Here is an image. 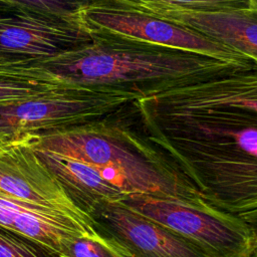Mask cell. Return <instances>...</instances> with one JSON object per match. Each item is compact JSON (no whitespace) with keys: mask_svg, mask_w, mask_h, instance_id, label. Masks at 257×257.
Masks as SVG:
<instances>
[{"mask_svg":"<svg viewBox=\"0 0 257 257\" xmlns=\"http://www.w3.org/2000/svg\"><path fill=\"white\" fill-rule=\"evenodd\" d=\"M143 130L210 205L257 209V61L136 100Z\"/></svg>","mask_w":257,"mask_h":257,"instance_id":"1","label":"cell"},{"mask_svg":"<svg viewBox=\"0 0 257 257\" xmlns=\"http://www.w3.org/2000/svg\"><path fill=\"white\" fill-rule=\"evenodd\" d=\"M31 145L92 166L125 195L205 201L177 164L149 140L136 100L86 123L35 135Z\"/></svg>","mask_w":257,"mask_h":257,"instance_id":"2","label":"cell"},{"mask_svg":"<svg viewBox=\"0 0 257 257\" xmlns=\"http://www.w3.org/2000/svg\"><path fill=\"white\" fill-rule=\"evenodd\" d=\"M89 32V43L45 60L34 68L71 85L114 92L138 100L239 65L107 32Z\"/></svg>","mask_w":257,"mask_h":257,"instance_id":"3","label":"cell"},{"mask_svg":"<svg viewBox=\"0 0 257 257\" xmlns=\"http://www.w3.org/2000/svg\"><path fill=\"white\" fill-rule=\"evenodd\" d=\"M90 41L91 34L80 15L0 0V70L34 68Z\"/></svg>","mask_w":257,"mask_h":257,"instance_id":"4","label":"cell"},{"mask_svg":"<svg viewBox=\"0 0 257 257\" xmlns=\"http://www.w3.org/2000/svg\"><path fill=\"white\" fill-rule=\"evenodd\" d=\"M120 202L178 233L195 240L216 257H241L253 242L246 223L208 202L146 194H127Z\"/></svg>","mask_w":257,"mask_h":257,"instance_id":"5","label":"cell"},{"mask_svg":"<svg viewBox=\"0 0 257 257\" xmlns=\"http://www.w3.org/2000/svg\"><path fill=\"white\" fill-rule=\"evenodd\" d=\"M128 101L126 96L77 85L13 102L0 103V131L27 137L100 118Z\"/></svg>","mask_w":257,"mask_h":257,"instance_id":"6","label":"cell"},{"mask_svg":"<svg viewBox=\"0 0 257 257\" xmlns=\"http://www.w3.org/2000/svg\"><path fill=\"white\" fill-rule=\"evenodd\" d=\"M80 17L89 31L189 50L234 64L254 61L191 28L107 1L90 0L81 9Z\"/></svg>","mask_w":257,"mask_h":257,"instance_id":"7","label":"cell"},{"mask_svg":"<svg viewBox=\"0 0 257 257\" xmlns=\"http://www.w3.org/2000/svg\"><path fill=\"white\" fill-rule=\"evenodd\" d=\"M95 230L126 257H216L195 240L128 208L107 202L90 215Z\"/></svg>","mask_w":257,"mask_h":257,"instance_id":"8","label":"cell"},{"mask_svg":"<svg viewBox=\"0 0 257 257\" xmlns=\"http://www.w3.org/2000/svg\"><path fill=\"white\" fill-rule=\"evenodd\" d=\"M32 139L0 153V193L93 223L74 205L62 185L38 157L31 145Z\"/></svg>","mask_w":257,"mask_h":257,"instance_id":"9","label":"cell"},{"mask_svg":"<svg viewBox=\"0 0 257 257\" xmlns=\"http://www.w3.org/2000/svg\"><path fill=\"white\" fill-rule=\"evenodd\" d=\"M0 226L36 242L57 257L73 238L97 232L91 222L1 193Z\"/></svg>","mask_w":257,"mask_h":257,"instance_id":"10","label":"cell"},{"mask_svg":"<svg viewBox=\"0 0 257 257\" xmlns=\"http://www.w3.org/2000/svg\"><path fill=\"white\" fill-rule=\"evenodd\" d=\"M139 11L191 28L241 55L257 61V7L255 6L212 12L157 8Z\"/></svg>","mask_w":257,"mask_h":257,"instance_id":"11","label":"cell"},{"mask_svg":"<svg viewBox=\"0 0 257 257\" xmlns=\"http://www.w3.org/2000/svg\"><path fill=\"white\" fill-rule=\"evenodd\" d=\"M34 150L74 205L89 217L101 204L117 202L125 196L92 166L48 151Z\"/></svg>","mask_w":257,"mask_h":257,"instance_id":"12","label":"cell"},{"mask_svg":"<svg viewBox=\"0 0 257 257\" xmlns=\"http://www.w3.org/2000/svg\"><path fill=\"white\" fill-rule=\"evenodd\" d=\"M71 85L38 68L0 70V103L37 96Z\"/></svg>","mask_w":257,"mask_h":257,"instance_id":"13","label":"cell"},{"mask_svg":"<svg viewBox=\"0 0 257 257\" xmlns=\"http://www.w3.org/2000/svg\"><path fill=\"white\" fill-rule=\"evenodd\" d=\"M137 10L151 8L212 12L244 9L252 6L251 0H103Z\"/></svg>","mask_w":257,"mask_h":257,"instance_id":"14","label":"cell"},{"mask_svg":"<svg viewBox=\"0 0 257 257\" xmlns=\"http://www.w3.org/2000/svg\"><path fill=\"white\" fill-rule=\"evenodd\" d=\"M58 257H126L110 240L99 233L73 238Z\"/></svg>","mask_w":257,"mask_h":257,"instance_id":"15","label":"cell"},{"mask_svg":"<svg viewBox=\"0 0 257 257\" xmlns=\"http://www.w3.org/2000/svg\"><path fill=\"white\" fill-rule=\"evenodd\" d=\"M0 257H57L36 242L0 226Z\"/></svg>","mask_w":257,"mask_h":257,"instance_id":"16","label":"cell"},{"mask_svg":"<svg viewBox=\"0 0 257 257\" xmlns=\"http://www.w3.org/2000/svg\"><path fill=\"white\" fill-rule=\"evenodd\" d=\"M21 2L30 6H34L46 11L69 15L78 16L80 15L81 9L90 0H12Z\"/></svg>","mask_w":257,"mask_h":257,"instance_id":"17","label":"cell"},{"mask_svg":"<svg viewBox=\"0 0 257 257\" xmlns=\"http://www.w3.org/2000/svg\"><path fill=\"white\" fill-rule=\"evenodd\" d=\"M35 135H31V136H27V137H17V136H13V135H10V134L0 131V153L13 147L14 145H16L18 143L30 140Z\"/></svg>","mask_w":257,"mask_h":257,"instance_id":"18","label":"cell"},{"mask_svg":"<svg viewBox=\"0 0 257 257\" xmlns=\"http://www.w3.org/2000/svg\"><path fill=\"white\" fill-rule=\"evenodd\" d=\"M239 217L246 223L252 234L253 240L257 242V209L245 214H241Z\"/></svg>","mask_w":257,"mask_h":257,"instance_id":"19","label":"cell"},{"mask_svg":"<svg viewBox=\"0 0 257 257\" xmlns=\"http://www.w3.org/2000/svg\"><path fill=\"white\" fill-rule=\"evenodd\" d=\"M241 257H257V242L253 240L250 247Z\"/></svg>","mask_w":257,"mask_h":257,"instance_id":"20","label":"cell"},{"mask_svg":"<svg viewBox=\"0 0 257 257\" xmlns=\"http://www.w3.org/2000/svg\"><path fill=\"white\" fill-rule=\"evenodd\" d=\"M251 4H252V6L257 7V0H251Z\"/></svg>","mask_w":257,"mask_h":257,"instance_id":"21","label":"cell"}]
</instances>
